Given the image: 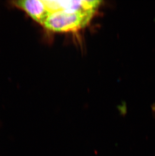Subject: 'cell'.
<instances>
[{"label":"cell","instance_id":"obj_1","mask_svg":"<svg viewBox=\"0 0 155 156\" xmlns=\"http://www.w3.org/2000/svg\"><path fill=\"white\" fill-rule=\"evenodd\" d=\"M94 13L63 10L51 12L43 26L47 30L58 33L75 31L85 27Z\"/></svg>","mask_w":155,"mask_h":156},{"label":"cell","instance_id":"obj_2","mask_svg":"<svg viewBox=\"0 0 155 156\" xmlns=\"http://www.w3.org/2000/svg\"><path fill=\"white\" fill-rule=\"evenodd\" d=\"M12 7L25 12L33 20L43 25L49 13L43 0H20L10 2Z\"/></svg>","mask_w":155,"mask_h":156},{"label":"cell","instance_id":"obj_3","mask_svg":"<svg viewBox=\"0 0 155 156\" xmlns=\"http://www.w3.org/2000/svg\"><path fill=\"white\" fill-rule=\"evenodd\" d=\"M153 110L154 111V113H155V104L153 107Z\"/></svg>","mask_w":155,"mask_h":156}]
</instances>
